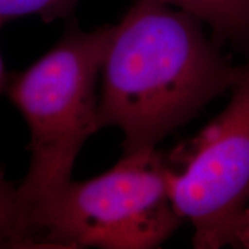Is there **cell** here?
<instances>
[{"label": "cell", "instance_id": "1", "mask_svg": "<svg viewBox=\"0 0 249 249\" xmlns=\"http://www.w3.org/2000/svg\"><path fill=\"white\" fill-rule=\"evenodd\" d=\"M203 24L156 0H135L114 24L99 123L123 132L124 155L156 148L238 81L242 66H233Z\"/></svg>", "mask_w": 249, "mask_h": 249}, {"label": "cell", "instance_id": "2", "mask_svg": "<svg viewBox=\"0 0 249 249\" xmlns=\"http://www.w3.org/2000/svg\"><path fill=\"white\" fill-rule=\"evenodd\" d=\"M167 156L154 149L124 155L112 169L70 180L23 213L29 248L160 247L185 219L169 189Z\"/></svg>", "mask_w": 249, "mask_h": 249}, {"label": "cell", "instance_id": "3", "mask_svg": "<svg viewBox=\"0 0 249 249\" xmlns=\"http://www.w3.org/2000/svg\"><path fill=\"white\" fill-rule=\"evenodd\" d=\"M113 29L71 24L48 53L8 76L6 93L30 132V165L18 186L23 213L70 181L83 144L102 128L96 85Z\"/></svg>", "mask_w": 249, "mask_h": 249}, {"label": "cell", "instance_id": "4", "mask_svg": "<svg viewBox=\"0 0 249 249\" xmlns=\"http://www.w3.org/2000/svg\"><path fill=\"white\" fill-rule=\"evenodd\" d=\"M232 98L192 141L167 156L177 213L192 224L193 245L217 249L244 236L249 204V65Z\"/></svg>", "mask_w": 249, "mask_h": 249}, {"label": "cell", "instance_id": "5", "mask_svg": "<svg viewBox=\"0 0 249 249\" xmlns=\"http://www.w3.org/2000/svg\"><path fill=\"white\" fill-rule=\"evenodd\" d=\"M194 15L213 38L249 48V0H156Z\"/></svg>", "mask_w": 249, "mask_h": 249}, {"label": "cell", "instance_id": "6", "mask_svg": "<svg viewBox=\"0 0 249 249\" xmlns=\"http://www.w3.org/2000/svg\"><path fill=\"white\" fill-rule=\"evenodd\" d=\"M0 248H28L18 186L0 165Z\"/></svg>", "mask_w": 249, "mask_h": 249}, {"label": "cell", "instance_id": "7", "mask_svg": "<svg viewBox=\"0 0 249 249\" xmlns=\"http://www.w3.org/2000/svg\"><path fill=\"white\" fill-rule=\"evenodd\" d=\"M80 0H0V22L22 17H38L44 22L67 18Z\"/></svg>", "mask_w": 249, "mask_h": 249}, {"label": "cell", "instance_id": "8", "mask_svg": "<svg viewBox=\"0 0 249 249\" xmlns=\"http://www.w3.org/2000/svg\"><path fill=\"white\" fill-rule=\"evenodd\" d=\"M2 26H4V23L0 22V29H1ZM7 82H8V76H7V74H6V71H5L4 62H2L1 54H0V93L6 91Z\"/></svg>", "mask_w": 249, "mask_h": 249}]
</instances>
